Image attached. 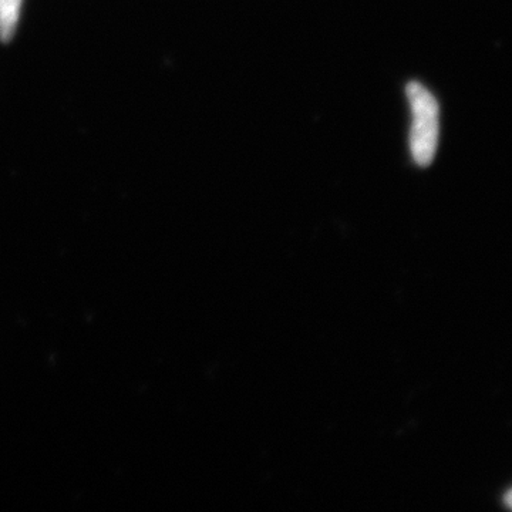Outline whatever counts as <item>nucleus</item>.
<instances>
[{"label": "nucleus", "mask_w": 512, "mask_h": 512, "mask_svg": "<svg viewBox=\"0 0 512 512\" xmlns=\"http://www.w3.org/2000/svg\"><path fill=\"white\" fill-rule=\"evenodd\" d=\"M22 0H0V40H12L18 26Z\"/></svg>", "instance_id": "obj_2"}, {"label": "nucleus", "mask_w": 512, "mask_h": 512, "mask_svg": "<svg viewBox=\"0 0 512 512\" xmlns=\"http://www.w3.org/2000/svg\"><path fill=\"white\" fill-rule=\"evenodd\" d=\"M406 96L412 110L410 151L414 163L427 167L433 163L439 147L440 107L436 97L419 82H410Z\"/></svg>", "instance_id": "obj_1"}, {"label": "nucleus", "mask_w": 512, "mask_h": 512, "mask_svg": "<svg viewBox=\"0 0 512 512\" xmlns=\"http://www.w3.org/2000/svg\"><path fill=\"white\" fill-rule=\"evenodd\" d=\"M504 503L508 508H511L512 510V488L510 491H508L507 494H505Z\"/></svg>", "instance_id": "obj_3"}]
</instances>
